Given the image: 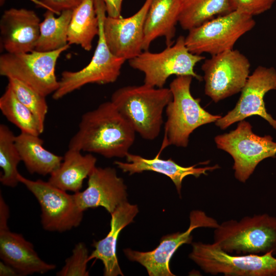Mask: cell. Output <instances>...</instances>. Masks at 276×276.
<instances>
[{"instance_id":"44dd1931","label":"cell","mask_w":276,"mask_h":276,"mask_svg":"<svg viewBox=\"0 0 276 276\" xmlns=\"http://www.w3.org/2000/svg\"><path fill=\"white\" fill-rule=\"evenodd\" d=\"M180 4V0L152 1L145 21L143 51H148L151 42L159 37H165L167 47L173 44Z\"/></svg>"},{"instance_id":"603a6c76","label":"cell","mask_w":276,"mask_h":276,"mask_svg":"<svg viewBox=\"0 0 276 276\" xmlns=\"http://www.w3.org/2000/svg\"><path fill=\"white\" fill-rule=\"evenodd\" d=\"M15 143L21 161L30 174L50 175L62 161V156L44 148L39 135L21 132L16 136Z\"/></svg>"},{"instance_id":"484cf974","label":"cell","mask_w":276,"mask_h":276,"mask_svg":"<svg viewBox=\"0 0 276 276\" xmlns=\"http://www.w3.org/2000/svg\"><path fill=\"white\" fill-rule=\"evenodd\" d=\"M73 10L63 11L58 17L47 10L40 22L39 37L35 48L39 52H50L60 49L68 44L67 32Z\"/></svg>"},{"instance_id":"f1b7e54d","label":"cell","mask_w":276,"mask_h":276,"mask_svg":"<svg viewBox=\"0 0 276 276\" xmlns=\"http://www.w3.org/2000/svg\"><path fill=\"white\" fill-rule=\"evenodd\" d=\"M8 79V85L11 87L16 98L34 114L42 133L48 111L45 97L18 79L13 78Z\"/></svg>"},{"instance_id":"7a4b0ae2","label":"cell","mask_w":276,"mask_h":276,"mask_svg":"<svg viewBox=\"0 0 276 276\" xmlns=\"http://www.w3.org/2000/svg\"><path fill=\"white\" fill-rule=\"evenodd\" d=\"M172 99L169 88L145 84L124 86L114 91L110 101L144 139L153 140L159 134L165 108Z\"/></svg>"},{"instance_id":"4fadbf2b","label":"cell","mask_w":276,"mask_h":276,"mask_svg":"<svg viewBox=\"0 0 276 276\" xmlns=\"http://www.w3.org/2000/svg\"><path fill=\"white\" fill-rule=\"evenodd\" d=\"M219 224L214 218L200 210H193L190 214V225L185 232L163 236L159 244L149 251H139L130 248L124 249L126 257L143 266L150 276H174L169 263L173 255L183 244L192 243L193 231L198 227L216 228Z\"/></svg>"},{"instance_id":"5bb4252c","label":"cell","mask_w":276,"mask_h":276,"mask_svg":"<svg viewBox=\"0 0 276 276\" xmlns=\"http://www.w3.org/2000/svg\"><path fill=\"white\" fill-rule=\"evenodd\" d=\"M274 89L276 70L273 67L258 66L249 76L235 108L216 121V125L224 129L247 117L259 116L276 130V120L267 112L264 101L266 94Z\"/></svg>"},{"instance_id":"52a82bcc","label":"cell","mask_w":276,"mask_h":276,"mask_svg":"<svg viewBox=\"0 0 276 276\" xmlns=\"http://www.w3.org/2000/svg\"><path fill=\"white\" fill-rule=\"evenodd\" d=\"M201 55L190 52L185 43V37L179 36L175 43L158 53L143 51L128 60L129 65L144 74V84L155 87H164L172 75L191 76L198 81L202 77L194 71L197 63L204 60Z\"/></svg>"},{"instance_id":"7c38bea8","label":"cell","mask_w":276,"mask_h":276,"mask_svg":"<svg viewBox=\"0 0 276 276\" xmlns=\"http://www.w3.org/2000/svg\"><path fill=\"white\" fill-rule=\"evenodd\" d=\"M250 63L237 50L212 55L201 65L204 93L217 103L241 91L249 76Z\"/></svg>"},{"instance_id":"5b68a950","label":"cell","mask_w":276,"mask_h":276,"mask_svg":"<svg viewBox=\"0 0 276 276\" xmlns=\"http://www.w3.org/2000/svg\"><path fill=\"white\" fill-rule=\"evenodd\" d=\"M95 9L99 22L98 41L89 63L78 71H63L58 89L53 94L59 100L84 85L95 83H113L119 77L125 59L114 55L108 48L103 33V20L106 9L103 0H95Z\"/></svg>"},{"instance_id":"7402d4cb","label":"cell","mask_w":276,"mask_h":276,"mask_svg":"<svg viewBox=\"0 0 276 276\" xmlns=\"http://www.w3.org/2000/svg\"><path fill=\"white\" fill-rule=\"evenodd\" d=\"M97 160L90 153L83 155L78 150L68 148L60 166L50 174L48 181L66 192H80L83 180L96 167Z\"/></svg>"},{"instance_id":"8992f818","label":"cell","mask_w":276,"mask_h":276,"mask_svg":"<svg viewBox=\"0 0 276 276\" xmlns=\"http://www.w3.org/2000/svg\"><path fill=\"white\" fill-rule=\"evenodd\" d=\"M189 258L205 273L226 276H276V258L264 255H234L217 244L193 242Z\"/></svg>"},{"instance_id":"d6a6232c","label":"cell","mask_w":276,"mask_h":276,"mask_svg":"<svg viewBox=\"0 0 276 276\" xmlns=\"http://www.w3.org/2000/svg\"><path fill=\"white\" fill-rule=\"evenodd\" d=\"M105 3L107 16L119 17L121 16L122 6L123 0H103Z\"/></svg>"},{"instance_id":"e575fe53","label":"cell","mask_w":276,"mask_h":276,"mask_svg":"<svg viewBox=\"0 0 276 276\" xmlns=\"http://www.w3.org/2000/svg\"><path fill=\"white\" fill-rule=\"evenodd\" d=\"M0 275L16 276L19 274L13 267L2 261L0 262Z\"/></svg>"},{"instance_id":"3957f363","label":"cell","mask_w":276,"mask_h":276,"mask_svg":"<svg viewBox=\"0 0 276 276\" xmlns=\"http://www.w3.org/2000/svg\"><path fill=\"white\" fill-rule=\"evenodd\" d=\"M192 78L179 76L170 84L172 99L166 107L167 119L159 155L169 145L187 147L190 135L194 130L221 117L205 110L200 104V99L193 97L190 91Z\"/></svg>"},{"instance_id":"6da1fadb","label":"cell","mask_w":276,"mask_h":276,"mask_svg":"<svg viewBox=\"0 0 276 276\" xmlns=\"http://www.w3.org/2000/svg\"><path fill=\"white\" fill-rule=\"evenodd\" d=\"M135 131L111 101L83 114L69 149L94 153L106 158L126 157Z\"/></svg>"},{"instance_id":"4316f807","label":"cell","mask_w":276,"mask_h":276,"mask_svg":"<svg viewBox=\"0 0 276 276\" xmlns=\"http://www.w3.org/2000/svg\"><path fill=\"white\" fill-rule=\"evenodd\" d=\"M0 110L21 132L35 135L42 133L34 114L16 98L8 85L0 98Z\"/></svg>"},{"instance_id":"4dcf8cb0","label":"cell","mask_w":276,"mask_h":276,"mask_svg":"<svg viewBox=\"0 0 276 276\" xmlns=\"http://www.w3.org/2000/svg\"><path fill=\"white\" fill-rule=\"evenodd\" d=\"M234 10L254 16L270 9L275 0H229Z\"/></svg>"},{"instance_id":"cb8c5ba5","label":"cell","mask_w":276,"mask_h":276,"mask_svg":"<svg viewBox=\"0 0 276 276\" xmlns=\"http://www.w3.org/2000/svg\"><path fill=\"white\" fill-rule=\"evenodd\" d=\"M99 33V22L95 0H83L73 10L67 32L68 44H77L87 51L91 49L93 41Z\"/></svg>"},{"instance_id":"30bf717a","label":"cell","mask_w":276,"mask_h":276,"mask_svg":"<svg viewBox=\"0 0 276 276\" xmlns=\"http://www.w3.org/2000/svg\"><path fill=\"white\" fill-rule=\"evenodd\" d=\"M217 147L233 158L235 176L245 182L257 166L263 159L275 157L276 142L270 135L259 136L252 131L249 123L241 121L237 127L229 133L215 137Z\"/></svg>"},{"instance_id":"f546056e","label":"cell","mask_w":276,"mask_h":276,"mask_svg":"<svg viewBox=\"0 0 276 276\" xmlns=\"http://www.w3.org/2000/svg\"><path fill=\"white\" fill-rule=\"evenodd\" d=\"M89 256L85 244L83 242L78 243L73 248L71 256L65 260L64 265L56 273V275H89L87 269Z\"/></svg>"},{"instance_id":"8fae6325","label":"cell","mask_w":276,"mask_h":276,"mask_svg":"<svg viewBox=\"0 0 276 276\" xmlns=\"http://www.w3.org/2000/svg\"><path fill=\"white\" fill-rule=\"evenodd\" d=\"M20 183L34 195L41 208V222L44 229L63 232L78 226L83 219V211L74 197L49 181L32 180L20 173Z\"/></svg>"},{"instance_id":"1f68e13d","label":"cell","mask_w":276,"mask_h":276,"mask_svg":"<svg viewBox=\"0 0 276 276\" xmlns=\"http://www.w3.org/2000/svg\"><path fill=\"white\" fill-rule=\"evenodd\" d=\"M83 0H39L41 6L47 10L53 11L55 14H60L64 10H73Z\"/></svg>"},{"instance_id":"ffe728a7","label":"cell","mask_w":276,"mask_h":276,"mask_svg":"<svg viewBox=\"0 0 276 276\" xmlns=\"http://www.w3.org/2000/svg\"><path fill=\"white\" fill-rule=\"evenodd\" d=\"M157 154L155 157L146 158L140 155L129 153L126 156L127 162L116 160L114 164L124 172L130 175L144 171H153L169 177L175 185L178 193L180 195L182 182L185 177L193 175L198 177L207 175L206 171L219 168L218 165L211 167H196L197 165L189 167L179 165L171 158L162 159Z\"/></svg>"},{"instance_id":"d4e9b609","label":"cell","mask_w":276,"mask_h":276,"mask_svg":"<svg viewBox=\"0 0 276 276\" xmlns=\"http://www.w3.org/2000/svg\"><path fill=\"white\" fill-rule=\"evenodd\" d=\"M178 23L189 31L212 19L234 11L229 0H180Z\"/></svg>"},{"instance_id":"e0dca14e","label":"cell","mask_w":276,"mask_h":276,"mask_svg":"<svg viewBox=\"0 0 276 276\" xmlns=\"http://www.w3.org/2000/svg\"><path fill=\"white\" fill-rule=\"evenodd\" d=\"M40 22L33 10L13 8L5 10L0 20L3 48L9 53L34 51L39 37Z\"/></svg>"},{"instance_id":"9c48e42d","label":"cell","mask_w":276,"mask_h":276,"mask_svg":"<svg viewBox=\"0 0 276 276\" xmlns=\"http://www.w3.org/2000/svg\"><path fill=\"white\" fill-rule=\"evenodd\" d=\"M255 25L253 16L234 10L189 30L185 43L193 54L216 55L233 49L239 39Z\"/></svg>"},{"instance_id":"836d02e7","label":"cell","mask_w":276,"mask_h":276,"mask_svg":"<svg viewBox=\"0 0 276 276\" xmlns=\"http://www.w3.org/2000/svg\"><path fill=\"white\" fill-rule=\"evenodd\" d=\"M9 207L2 196H0V230L8 228V220L9 217Z\"/></svg>"},{"instance_id":"9a60e30c","label":"cell","mask_w":276,"mask_h":276,"mask_svg":"<svg viewBox=\"0 0 276 276\" xmlns=\"http://www.w3.org/2000/svg\"><path fill=\"white\" fill-rule=\"evenodd\" d=\"M152 1L145 0L139 11L130 17H104L105 40L114 55L129 60L143 51L145 21Z\"/></svg>"},{"instance_id":"83f0119b","label":"cell","mask_w":276,"mask_h":276,"mask_svg":"<svg viewBox=\"0 0 276 276\" xmlns=\"http://www.w3.org/2000/svg\"><path fill=\"white\" fill-rule=\"evenodd\" d=\"M15 137L6 125H0V167L3 173L0 181L5 186L14 188L19 182L17 167L21 161L15 143Z\"/></svg>"},{"instance_id":"ac0fdd59","label":"cell","mask_w":276,"mask_h":276,"mask_svg":"<svg viewBox=\"0 0 276 276\" xmlns=\"http://www.w3.org/2000/svg\"><path fill=\"white\" fill-rule=\"evenodd\" d=\"M0 257L13 267L19 275L43 274L56 267L55 264L43 261L31 242L9 228L0 230Z\"/></svg>"},{"instance_id":"ba28073f","label":"cell","mask_w":276,"mask_h":276,"mask_svg":"<svg viewBox=\"0 0 276 276\" xmlns=\"http://www.w3.org/2000/svg\"><path fill=\"white\" fill-rule=\"evenodd\" d=\"M70 45L50 52L3 54L0 56V75L18 79L46 97L59 87L56 63Z\"/></svg>"},{"instance_id":"2e32d148","label":"cell","mask_w":276,"mask_h":276,"mask_svg":"<svg viewBox=\"0 0 276 276\" xmlns=\"http://www.w3.org/2000/svg\"><path fill=\"white\" fill-rule=\"evenodd\" d=\"M88 177L87 188L73 194L76 203L83 212L102 206L111 214L127 201V187L114 168L96 167Z\"/></svg>"},{"instance_id":"277c9868","label":"cell","mask_w":276,"mask_h":276,"mask_svg":"<svg viewBox=\"0 0 276 276\" xmlns=\"http://www.w3.org/2000/svg\"><path fill=\"white\" fill-rule=\"evenodd\" d=\"M213 243L234 255H276V218L262 214L225 221L215 228Z\"/></svg>"},{"instance_id":"d6986e66","label":"cell","mask_w":276,"mask_h":276,"mask_svg":"<svg viewBox=\"0 0 276 276\" xmlns=\"http://www.w3.org/2000/svg\"><path fill=\"white\" fill-rule=\"evenodd\" d=\"M138 212L137 205L131 204L127 201L122 203L111 214L110 229L107 236L94 242L95 249L89 256L88 261L100 260L104 265V275H124L117 256V240L120 232L133 221Z\"/></svg>"}]
</instances>
